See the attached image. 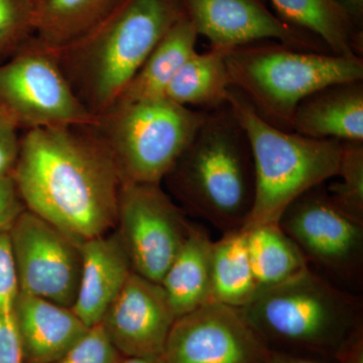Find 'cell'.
I'll use <instances>...</instances> for the list:
<instances>
[{
    "label": "cell",
    "mask_w": 363,
    "mask_h": 363,
    "mask_svg": "<svg viewBox=\"0 0 363 363\" xmlns=\"http://www.w3.org/2000/svg\"><path fill=\"white\" fill-rule=\"evenodd\" d=\"M13 177L26 209L78 242L116 228L123 182L92 126L25 131Z\"/></svg>",
    "instance_id": "1"
},
{
    "label": "cell",
    "mask_w": 363,
    "mask_h": 363,
    "mask_svg": "<svg viewBox=\"0 0 363 363\" xmlns=\"http://www.w3.org/2000/svg\"><path fill=\"white\" fill-rule=\"evenodd\" d=\"M183 16L178 0H124L82 39L52 52L79 101L98 116Z\"/></svg>",
    "instance_id": "2"
},
{
    "label": "cell",
    "mask_w": 363,
    "mask_h": 363,
    "mask_svg": "<svg viewBox=\"0 0 363 363\" xmlns=\"http://www.w3.org/2000/svg\"><path fill=\"white\" fill-rule=\"evenodd\" d=\"M164 181L189 212L222 234L247 225L255 204V164L247 133L228 104L207 112Z\"/></svg>",
    "instance_id": "3"
},
{
    "label": "cell",
    "mask_w": 363,
    "mask_h": 363,
    "mask_svg": "<svg viewBox=\"0 0 363 363\" xmlns=\"http://www.w3.org/2000/svg\"><path fill=\"white\" fill-rule=\"evenodd\" d=\"M243 316L269 350L334 357L363 329V301L308 267L272 288L260 290Z\"/></svg>",
    "instance_id": "4"
},
{
    "label": "cell",
    "mask_w": 363,
    "mask_h": 363,
    "mask_svg": "<svg viewBox=\"0 0 363 363\" xmlns=\"http://www.w3.org/2000/svg\"><path fill=\"white\" fill-rule=\"evenodd\" d=\"M231 87L267 123L292 131L294 112L312 93L363 80V58L300 51L274 40L240 45L227 52Z\"/></svg>",
    "instance_id": "5"
},
{
    "label": "cell",
    "mask_w": 363,
    "mask_h": 363,
    "mask_svg": "<svg viewBox=\"0 0 363 363\" xmlns=\"http://www.w3.org/2000/svg\"><path fill=\"white\" fill-rule=\"evenodd\" d=\"M227 104L247 133L255 164V204L243 228L277 223L294 200L337 176L340 140H317L274 128L233 87Z\"/></svg>",
    "instance_id": "6"
},
{
    "label": "cell",
    "mask_w": 363,
    "mask_h": 363,
    "mask_svg": "<svg viewBox=\"0 0 363 363\" xmlns=\"http://www.w3.org/2000/svg\"><path fill=\"white\" fill-rule=\"evenodd\" d=\"M207 116L168 98L112 105L92 126L123 183L161 184Z\"/></svg>",
    "instance_id": "7"
},
{
    "label": "cell",
    "mask_w": 363,
    "mask_h": 363,
    "mask_svg": "<svg viewBox=\"0 0 363 363\" xmlns=\"http://www.w3.org/2000/svg\"><path fill=\"white\" fill-rule=\"evenodd\" d=\"M0 117L25 131L97 121L76 97L55 52L35 35L0 64Z\"/></svg>",
    "instance_id": "8"
},
{
    "label": "cell",
    "mask_w": 363,
    "mask_h": 363,
    "mask_svg": "<svg viewBox=\"0 0 363 363\" xmlns=\"http://www.w3.org/2000/svg\"><path fill=\"white\" fill-rule=\"evenodd\" d=\"M278 223L310 269L350 292H362L363 222L351 218L332 202L326 183L294 200Z\"/></svg>",
    "instance_id": "9"
},
{
    "label": "cell",
    "mask_w": 363,
    "mask_h": 363,
    "mask_svg": "<svg viewBox=\"0 0 363 363\" xmlns=\"http://www.w3.org/2000/svg\"><path fill=\"white\" fill-rule=\"evenodd\" d=\"M191 226L161 184H123L114 229L135 274L161 284Z\"/></svg>",
    "instance_id": "10"
},
{
    "label": "cell",
    "mask_w": 363,
    "mask_h": 363,
    "mask_svg": "<svg viewBox=\"0 0 363 363\" xmlns=\"http://www.w3.org/2000/svg\"><path fill=\"white\" fill-rule=\"evenodd\" d=\"M7 233L20 292L72 309L80 283L82 243L28 209Z\"/></svg>",
    "instance_id": "11"
},
{
    "label": "cell",
    "mask_w": 363,
    "mask_h": 363,
    "mask_svg": "<svg viewBox=\"0 0 363 363\" xmlns=\"http://www.w3.org/2000/svg\"><path fill=\"white\" fill-rule=\"evenodd\" d=\"M271 350L238 308L210 301L177 318L164 363H266Z\"/></svg>",
    "instance_id": "12"
},
{
    "label": "cell",
    "mask_w": 363,
    "mask_h": 363,
    "mask_svg": "<svg viewBox=\"0 0 363 363\" xmlns=\"http://www.w3.org/2000/svg\"><path fill=\"white\" fill-rule=\"evenodd\" d=\"M184 16L211 49L274 40L300 51L331 52L313 33L272 13L262 0H178Z\"/></svg>",
    "instance_id": "13"
},
{
    "label": "cell",
    "mask_w": 363,
    "mask_h": 363,
    "mask_svg": "<svg viewBox=\"0 0 363 363\" xmlns=\"http://www.w3.org/2000/svg\"><path fill=\"white\" fill-rule=\"evenodd\" d=\"M176 319L161 284L133 272L99 324L123 357H155Z\"/></svg>",
    "instance_id": "14"
},
{
    "label": "cell",
    "mask_w": 363,
    "mask_h": 363,
    "mask_svg": "<svg viewBox=\"0 0 363 363\" xmlns=\"http://www.w3.org/2000/svg\"><path fill=\"white\" fill-rule=\"evenodd\" d=\"M81 250L80 283L72 310L91 328L101 322L133 271L116 229L84 241Z\"/></svg>",
    "instance_id": "15"
},
{
    "label": "cell",
    "mask_w": 363,
    "mask_h": 363,
    "mask_svg": "<svg viewBox=\"0 0 363 363\" xmlns=\"http://www.w3.org/2000/svg\"><path fill=\"white\" fill-rule=\"evenodd\" d=\"M13 314L23 363L55 362L89 329L71 308L21 292Z\"/></svg>",
    "instance_id": "16"
},
{
    "label": "cell",
    "mask_w": 363,
    "mask_h": 363,
    "mask_svg": "<svg viewBox=\"0 0 363 363\" xmlns=\"http://www.w3.org/2000/svg\"><path fill=\"white\" fill-rule=\"evenodd\" d=\"M292 131L317 140L363 142V80L312 93L294 112Z\"/></svg>",
    "instance_id": "17"
},
{
    "label": "cell",
    "mask_w": 363,
    "mask_h": 363,
    "mask_svg": "<svg viewBox=\"0 0 363 363\" xmlns=\"http://www.w3.org/2000/svg\"><path fill=\"white\" fill-rule=\"evenodd\" d=\"M213 240L204 227L192 223L183 245L161 281L176 317L211 301Z\"/></svg>",
    "instance_id": "18"
},
{
    "label": "cell",
    "mask_w": 363,
    "mask_h": 363,
    "mask_svg": "<svg viewBox=\"0 0 363 363\" xmlns=\"http://www.w3.org/2000/svg\"><path fill=\"white\" fill-rule=\"evenodd\" d=\"M198 37L192 23L185 16H182L152 50L114 104L166 97L169 83L185 62L197 52Z\"/></svg>",
    "instance_id": "19"
},
{
    "label": "cell",
    "mask_w": 363,
    "mask_h": 363,
    "mask_svg": "<svg viewBox=\"0 0 363 363\" xmlns=\"http://www.w3.org/2000/svg\"><path fill=\"white\" fill-rule=\"evenodd\" d=\"M271 1L279 18L316 35L332 54L362 57V30L333 0Z\"/></svg>",
    "instance_id": "20"
},
{
    "label": "cell",
    "mask_w": 363,
    "mask_h": 363,
    "mask_svg": "<svg viewBox=\"0 0 363 363\" xmlns=\"http://www.w3.org/2000/svg\"><path fill=\"white\" fill-rule=\"evenodd\" d=\"M124 0H47L40 7L35 37L57 52L82 39Z\"/></svg>",
    "instance_id": "21"
},
{
    "label": "cell",
    "mask_w": 363,
    "mask_h": 363,
    "mask_svg": "<svg viewBox=\"0 0 363 363\" xmlns=\"http://www.w3.org/2000/svg\"><path fill=\"white\" fill-rule=\"evenodd\" d=\"M227 52L217 49L196 52L169 83L166 98L207 112L225 106L231 88L225 63Z\"/></svg>",
    "instance_id": "22"
},
{
    "label": "cell",
    "mask_w": 363,
    "mask_h": 363,
    "mask_svg": "<svg viewBox=\"0 0 363 363\" xmlns=\"http://www.w3.org/2000/svg\"><path fill=\"white\" fill-rule=\"evenodd\" d=\"M242 229L257 290L285 283L309 267L297 245L278 222Z\"/></svg>",
    "instance_id": "23"
},
{
    "label": "cell",
    "mask_w": 363,
    "mask_h": 363,
    "mask_svg": "<svg viewBox=\"0 0 363 363\" xmlns=\"http://www.w3.org/2000/svg\"><path fill=\"white\" fill-rule=\"evenodd\" d=\"M243 229L222 234L211 253V301L241 308L257 293Z\"/></svg>",
    "instance_id": "24"
},
{
    "label": "cell",
    "mask_w": 363,
    "mask_h": 363,
    "mask_svg": "<svg viewBox=\"0 0 363 363\" xmlns=\"http://www.w3.org/2000/svg\"><path fill=\"white\" fill-rule=\"evenodd\" d=\"M341 180L327 185L332 202L355 220L363 222V142H341Z\"/></svg>",
    "instance_id": "25"
},
{
    "label": "cell",
    "mask_w": 363,
    "mask_h": 363,
    "mask_svg": "<svg viewBox=\"0 0 363 363\" xmlns=\"http://www.w3.org/2000/svg\"><path fill=\"white\" fill-rule=\"evenodd\" d=\"M35 0H0V59L14 52L35 35Z\"/></svg>",
    "instance_id": "26"
},
{
    "label": "cell",
    "mask_w": 363,
    "mask_h": 363,
    "mask_svg": "<svg viewBox=\"0 0 363 363\" xmlns=\"http://www.w3.org/2000/svg\"><path fill=\"white\" fill-rule=\"evenodd\" d=\"M123 358L98 324L88 329L73 347L52 363H119Z\"/></svg>",
    "instance_id": "27"
},
{
    "label": "cell",
    "mask_w": 363,
    "mask_h": 363,
    "mask_svg": "<svg viewBox=\"0 0 363 363\" xmlns=\"http://www.w3.org/2000/svg\"><path fill=\"white\" fill-rule=\"evenodd\" d=\"M20 293L9 233H0V316L11 314Z\"/></svg>",
    "instance_id": "28"
},
{
    "label": "cell",
    "mask_w": 363,
    "mask_h": 363,
    "mask_svg": "<svg viewBox=\"0 0 363 363\" xmlns=\"http://www.w3.org/2000/svg\"><path fill=\"white\" fill-rule=\"evenodd\" d=\"M25 210L13 175L0 174V233H9Z\"/></svg>",
    "instance_id": "29"
},
{
    "label": "cell",
    "mask_w": 363,
    "mask_h": 363,
    "mask_svg": "<svg viewBox=\"0 0 363 363\" xmlns=\"http://www.w3.org/2000/svg\"><path fill=\"white\" fill-rule=\"evenodd\" d=\"M20 145L18 130L0 117V174L13 175L20 154Z\"/></svg>",
    "instance_id": "30"
},
{
    "label": "cell",
    "mask_w": 363,
    "mask_h": 363,
    "mask_svg": "<svg viewBox=\"0 0 363 363\" xmlns=\"http://www.w3.org/2000/svg\"><path fill=\"white\" fill-rule=\"evenodd\" d=\"M0 363H23L13 313L0 316Z\"/></svg>",
    "instance_id": "31"
},
{
    "label": "cell",
    "mask_w": 363,
    "mask_h": 363,
    "mask_svg": "<svg viewBox=\"0 0 363 363\" xmlns=\"http://www.w3.org/2000/svg\"><path fill=\"white\" fill-rule=\"evenodd\" d=\"M266 363H339L334 357L311 353L272 350Z\"/></svg>",
    "instance_id": "32"
},
{
    "label": "cell",
    "mask_w": 363,
    "mask_h": 363,
    "mask_svg": "<svg viewBox=\"0 0 363 363\" xmlns=\"http://www.w3.org/2000/svg\"><path fill=\"white\" fill-rule=\"evenodd\" d=\"M334 358L339 363H363V329L355 332L339 348Z\"/></svg>",
    "instance_id": "33"
},
{
    "label": "cell",
    "mask_w": 363,
    "mask_h": 363,
    "mask_svg": "<svg viewBox=\"0 0 363 363\" xmlns=\"http://www.w3.org/2000/svg\"><path fill=\"white\" fill-rule=\"evenodd\" d=\"M348 14L354 25L362 30L363 0H333Z\"/></svg>",
    "instance_id": "34"
},
{
    "label": "cell",
    "mask_w": 363,
    "mask_h": 363,
    "mask_svg": "<svg viewBox=\"0 0 363 363\" xmlns=\"http://www.w3.org/2000/svg\"><path fill=\"white\" fill-rule=\"evenodd\" d=\"M119 363H164L162 357H123Z\"/></svg>",
    "instance_id": "35"
},
{
    "label": "cell",
    "mask_w": 363,
    "mask_h": 363,
    "mask_svg": "<svg viewBox=\"0 0 363 363\" xmlns=\"http://www.w3.org/2000/svg\"><path fill=\"white\" fill-rule=\"evenodd\" d=\"M45 1H47V0H35V4H37L38 6V11H39L40 7L42 6Z\"/></svg>",
    "instance_id": "36"
}]
</instances>
